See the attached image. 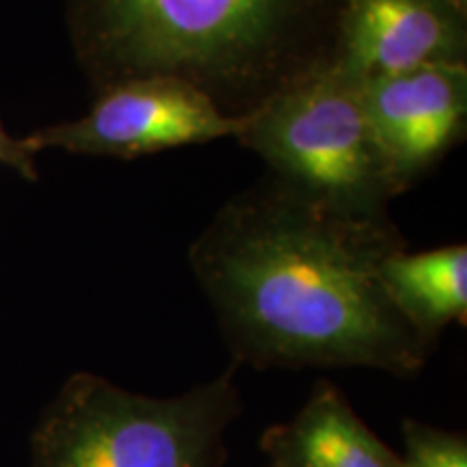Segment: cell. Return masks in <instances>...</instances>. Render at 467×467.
Returning a JSON list of instances; mask_svg holds the SVG:
<instances>
[{
  "mask_svg": "<svg viewBox=\"0 0 467 467\" xmlns=\"http://www.w3.org/2000/svg\"><path fill=\"white\" fill-rule=\"evenodd\" d=\"M364 83L325 63L241 115L234 139L292 189L342 213L383 217L400 192L368 121Z\"/></svg>",
  "mask_w": 467,
  "mask_h": 467,
  "instance_id": "4",
  "label": "cell"
},
{
  "mask_svg": "<svg viewBox=\"0 0 467 467\" xmlns=\"http://www.w3.org/2000/svg\"><path fill=\"white\" fill-rule=\"evenodd\" d=\"M454 9H459L461 14H467V0H448Z\"/></svg>",
  "mask_w": 467,
  "mask_h": 467,
  "instance_id": "12",
  "label": "cell"
},
{
  "mask_svg": "<svg viewBox=\"0 0 467 467\" xmlns=\"http://www.w3.org/2000/svg\"><path fill=\"white\" fill-rule=\"evenodd\" d=\"M241 117H232L200 87L173 76H143L98 93L91 110L22 139L35 156L42 150L67 154L137 159L182 145L236 137Z\"/></svg>",
  "mask_w": 467,
  "mask_h": 467,
  "instance_id": "5",
  "label": "cell"
},
{
  "mask_svg": "<svg viewBox=\"0 0 467 467\" xmlns=\"http://www.w3.org/2000/svg\"><path fill=\"white\" fill-rule=\"evenodd\" d=\"M381 282L400 317L435 347L448 325L465 327V244H448L416 254H409L407 249L396 251L383 262Z\"/></svg>",
  "mask_w": 467,
  "mask_h": 467,
  "instance_id": "9",
  "label": "cell"
},
{
  "mask_svg": "<svg viewBox=\"0 0 467 467\" xmlns=\"http://www.w3.org/2000/svg\"><path fill=\"white\" fill-rule=\"evenodd\" d=\"M0 162L14 169L16 173H20L22 178L37 180V171H35V156L26 150V145L22 139H14L5 132V128L0 126Z\"/></svg>",
  "mask_w": 467,
  "mask_h": 467,
  "instance_id": "11",
  "label": "cell"
},
{
  "mask_svg": "<svg viewBox=\"0 0 467 467\" xmlns=\"http://www.w3.org/2000/svg\"><path fill=\"white\" fill-rule=\"evenodd\" d=\"M344 0H67L80 67L98 93L173 76L241 117L334 61Z\"/></svg>",
  "mask_w": 467,
  "mask_h": 467,
  "instance_id": "2",
  "label": "cell"
},
{
  "mask_svg": "<svg viewBox=\"0 0 467 467\" xmlns=\"http://www.w3.org/2000/svg\"><path fill=\"white\" fill-rule=\"evenodd\" d=\"M465 17L448 0H344L334 61L361 80L465 63Z\"/></svg>",
  "mask_w": 467,
  "mask_h": 467,
  "instance_id": "7",
  "label": "cell"
},
{
  "mask_svg": "<svg viewBox=\"0 0 467 467\" xmlns=\"http://www.w3.org/2000/svg\"><path fill=\"white\" fill-rule=\"evenodd\" d=\"M400 249L407 241L389 214L342 213L266 173L221 206L189 265L234 364L411 377L435 344L383 288V262Z\"/></svg>",
  "mask_w": 467,
  "mask_h": 467,
  "instance_id": "1",
  "label": "cell"
},
{
  "mask_svg": "<svg viewBox=\"0 0 467 467\" xmlns=\"http://www.w3.org/2000/svg\"><path fill=\"white\" fill-rule=\"evenodd\" d=\"M405 467H467V437L413 418L402 420Z\"/></svg>",
  "mask_w": 467,
  "mask_h": 467,
  "instance_id": "10",
  "label": "cell"
},
{
  "mask_svg": "<svg viewBox=\"0 0 467 467\" xmlns=\"http://www.w3.org/2000/svg\"><path fill=\"white\" fill-rule=\"evenodd\" d=\"M260 451L268 467H405L327 379L317 381L295 418L268 426Z\"/></svg>",
  "mask_w": 467,
  "mask_h": 467,
  "instance_id": "8",
  "label": "cell"
},
{
  "mask_svg": "<svg viewBox=\"0 0 467 467\" xmlns=\"http://www.w3.org/2000/svg\"><path fill=\"white\" fill-rule=\"evenodd\" d=\"M364 107L402 195L463 139L467 66H426L366 80Z\"/></svg>",
  "mask_w": 467,
  "mask_h": 467,
  "instance_id": "6",
  "label": "cell"
},
{
  "mask_svg": "<svg viewBox=\"0 0 467 467\" xmlns=\"http://www.w3.org/2000/svg\"><path fill=\"white\" fill-rule=\"evenodd\" d=\"M236 368L167 399L76 372L35 426L31 467H223L243 411Z\"/></svg>",
  "mask_w": 467,
  "mask_h": 467,
  "instance_id": "3",
  "label": "cell"
}]
</instances>
